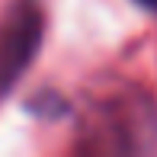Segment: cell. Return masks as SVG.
Masks as SVG:
<instances>
[{
    "label": "cell",
    "instance_id": "1",
    "mask_svg": "<svg viewBox=\"0 0 157 157\" xmlns=\"http://www.w3.org/2000/svg\"><path fill=\"white\" fill-rule=\"evenodd\" d=\"M42 26L39 0H16L0 19V96L32 64L42 45Z\"/></svg>",
    "mask_w": 157,
    "mask_h": 157
},
{
    "label": "cell",
    "instance_id": "2",
    "mask_svg": "<svg viewBox=\"0 0 157 157\" xmlns=\"http://www.w3.org/2000/svg\"><path fill=\"white\" fill-rule=\"evenodd\" d=\"M138 6H144V10H151V13H157V0H135Z\"/></svg>",
    "mask_w": 157,
    "mask_h": 157
}]
</instances>
